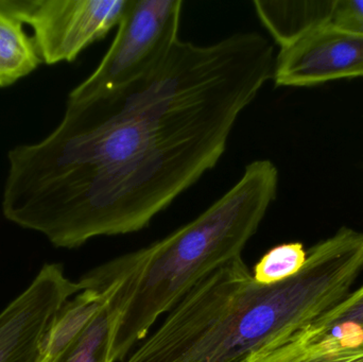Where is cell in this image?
<instances>
[{
  "instance_id": "30bf717a",
  "label": "cell",
  "mask_w": 363,
  "mask_h": 362,
  "mask_svg": "<svg viewBox=\"0 0 363 362\" xmlns=\"http://www.w3.org/2000/svg\"><path fill=\"white\" fill-rule=\"evenodd\" d=\"M23 23L0 0V87L10 86L42 63Z\"/></svg>"
},
{
  "instance_id": "7a4b0ae2",
  "label": "cell",
  "mask_w": 363,
  "mask_h": 362,
  "mask_svg": "<svg viewBox=\"0 0 363 362\" xmlns=\"http://www.w3.org/2000/svg\"><path fill=\"white\" fill-rule=\"evenodd\" d=\"M363 270V233L342 227L307 252L296 276L254 280L237 257L199 282L123 362H240L304 329L350 295Z\"/></svg>"
},
{
  "instance_id": "5bb4252c",
  "label": "cell",
  "mask_w": 363,
  "mask_h": 362,
  "mask_svg": "<svg viewBox=\"0 0 363 362\" xmlns=\"http://www.w3.org/2000/svg\"><path fill=\"white\" fill-rule=\"evenodd\" d=\"M328 26L363 33V0H334Z\"/></svg>"
},
{
  "instance_id": "52a82bcc",
  "label": "cell",
  "mask_w": 363,
  "mask_h": 362,
  "mask_svg": "<svg viewBox=\"0 0 363 362\" xmlns=\"http://www.w3.org/2000/svg\"><path fill=\"white\" fill-rule=\"evenodd\" d=\"M272 78L277 86H313L363 78V33L324 26L279 46Z\"/></svg>"
},
{
  "instance_id": "4fadbf2b",
  "label": "cell",
  "mask_w": 363,
  "mask_h": 362,
  "mask_svg": "<svg viewBox=\"0 0 363 362\" xmlns=\"http://www.w3.org/2000/svg\"><path fill=\"white\" fill-rule=\"evenodd\" d=\"M306 261L307 251L300 242L279 244L269 250L257 261L252 274L259 284H277L296 276Z\"/></svg>"
},
{
  "instance_id": "3957f363",
  "label": "cell",
  "mask_w": 363,
  "mask_h": 362,
  "mask_svg": "<svg viewBox=\"0 0 363 362\" xmlns=\"http://www.w3.org/2000/svg\"><path fill=\"white\" fill-rule=\"evenodd\" d=\"M279 170L269 159L194 220L166 237L115 257L78 281L106 302L108 362H123L157 322L211 272L240 257L277 198Z\"/></svg>"
},
{
  "instance_id": "6da1fadb",
  "label": "cell",
  "mask_w": 363,
  "mask_h": 362,
  "mask_svg": "<svg viewBox=\"0 0 363 362\" xmlns=\"http://www.w3.org/2000/svg\"><path fill=\"white\" fill-rule=\"evenodd\" d=\"M274 60L256 32L206 46L179 40L134 82L70 91L52 133L9 152L4 216L62 249L146 229L217 165Z\"/></svg>"
},
{
  "instance_id": "8992f818",
  "label": "cell",
  "mask_w": 363,
  "mask_h": 362,
  "mask_svg": "<svg viewBox=\"0 0 363 362\" xmlns=\"http://www.w3.org/2000/svg\"><path fill=\"white\" fill-rule=\"evenodd\" d=\"M78 282L59 264L45 265L31 284L0 312V362H40L47 337Z\"/></svg>"
},
{
  "instance_id": "8fae6325",
  "label": "cell",
  "mask_w": 363,
  "mask_h": 362,
  "mask_svg": "<svg viewBox=\"0 0 363 362\" xmlns=\"http://www.w3.org/2000/svg\"><path fill=\"white\" fill-rule=\"evenodd\" d=\"M106 305L80 334L60 346H44L40 362H108Z\"/></svg>"
},
{
  "instance_id": "7c38bea8",
  "label": "cell",
  "mask_w": 363,
  "mask_h": 362,
  "mask_svg": "<svg viewBox=\"0 0 363 362\" xmlns=\"http://www.w3.org/2000/svg\"><path fill=\"white\" fill-rule=\"evenodd\" d=\"M240 362H363V349L317 350L288 338L251 353Z\"/></svg>"
},
{
  "instance_id": "ba28073f",
  "label": "cell",
  "mask_w": 363,
  "mask_h": 362,
  "mask_svg": "<svg viewBox=\"0 0 363 362\" xmlns=\"http://www.w3.org/2000/svg\"><path fill=\"white\" fill-rule=\"evenodd\" d=\"M292 338L305 346L362 350L363 286Z\"/></svg>"
},
{
  "instance_id": "277c9868",
  "label": "cell",
  "mask_w": 363,
  "mask_h": 362,
  "mask_svg": "<svg viewBox=\"0 0 363 362\" xmlns=\"http://www.w3.org/2000/svg\"><path fill=\"white\" fill-rule=\"evenodd\" d=\"M183 4L182 0H131L108 52L72 93L101 95L148 74L180 40Z\"/></svg>"
},
{
  "instance_id": "5b68a950",
  "label": "cell",
  "mask_w": 363,
  "mask_h": 362,
  "mask_svg": "<svg viewBox=\"0 0 363 362\" xmlns=\"http://www.w3.org/2000/svg\"><path fill=\"white\" fill-rule=\"evenodd\" d=\"M33 29L42 63L72 62L121 23L131 0H6Z\"/></svg>"
},
{
  "instance_id": "9c48e42d",
  "label": "cell",
  "mask_w": 363,
  "mask_h": 362,
  "mask_svg": "<svg viewBox=\"0 0 363 362\" xmlns=\"http://www.w3.org/2000/svg\"><path fill=\"white\" fill-rule=\"evenodd\" d=\"M334 0H256L254 10L279 46L303 33L328 26Z\"/></svg>"
}]
</instances>
